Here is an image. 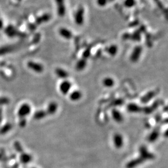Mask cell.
<instances>
[{
	"mask_svg": "<svg viewBox=\"0 0 168 168\" xmlns=\"http://www.w3.org/2000/svg\"><path fill=\"white\" fill-rule=\"evenodd\" d=\"M71 83L68 80H64L60 84V90L63 95H67L71 90Z\"/></svg>",
	"mask_w": 168,
	"mask_h": 168,
	"instance_id": "cell-7",
	"label": "cell"
},
{
	"mask_svg": "<svg viewBox=\"0 0 168 168\" xmlns=\"http://www.w3.org/2000/svg\"><path fill=\"white\" fill-rule=\"evenodd\" d=\"M154 1H156V2H157V5H159V6H160V5H159V3H160V4H161V3L160 2V0H154Z\"/></svg>",
	"mask_w": 168,
	"mask_h": 168,
	"instance_id": "cell-33",
	"label": "cell"
},
{
	"mask_svg": "<svg viewBox=\"0 0 168 168\" xmlns=\"http://www.w3.org/2000/svg\"><path fill=\"white\" fill-rule=\"evenodd\" d=\"M87 60L84 58H82L79 60L76 65V69L78 71H82L86 68L87 66Z\"/></svg>",
	"mask_w": 168,
	"mask_h": 168,
	"instance_id": "cell-21",
	"label": "cell"
},
{
	"mask_svg": "<svg viewBox=\"0 0 168 168\" xmlns=\"http://www.w3.org/2000/svg\"><path fill=\"white\" fill-rule=\"evenodd\" d=\"M162 119V115L160 114H158L156 117V120L157 122H160V121Z\"/></svg>",
	"mask_w": 168,
	"mask_h": 168,
	"instance_id": "cell-31",
	"label": "cell"
},
{
	"mask_svg": "<svg viewBox=\"0 0 168 168\" xmlns=\"http://www.w3.org/2000/svg\"><path fill=\"white\" fill-rule=\"evenodd\" d=\"M113 144L115 148H121L123 147L124 144V140L123 136L120 133L114 134L113 138Z\"/></svg>",
	"mask_w": 168,
	"mask_h": 168,
	"instance_id": "cell-8",
	"label": "cell"
},
{
	"mask_svg": "<svg viewBox=\"0 0 168 168\" xmlns=\"http://www.w3.org/2000/svg\"><path fill=\"white\" fill-rule=\"evenodd\" d=\"M3 120V110L2 107H0V124Z\"/></svg>",
	"mask_w": 168,
	"mask_h": 168,
	"instance_id": "cell-30",
	"label": "cell"
},
{
	"mask_svg": "<svg viewBox=\"0 0 168 168\" xmlns=\"http://www.w3.org/2000/svg\"><path fill=\"white\" fill-rule=\"evenodd\" d=\"M96 3L98 6L101 7H103L107 5L108 1V0H96Z\"/></svg>",
	"mask_w": 168,
	"mask_h": 168,
	"instance_id": "cell-28",
	"label": "cell"
},
{
	"mask_svg": "<svg viewBox=\"0 0 168 168\" xmlns=\"http://www.w3.org/2000/svg\"><path fill=\"white\" fill-rule=\"evenodd\" d=\"M27 125V119L26 118H19V126L21 128H24Z\"/></svg>",
	"mask_w": 168,
	"mask_h": 168,
	"instance_id": "cell-27",
	"label": "cell"
},
{
	"mask_svg": "<svg viewBox=\"0 0 168 168\" xmlns=\"http://www.w3.org/2000/svg\"><path fill=\"white\" fill-rule=\"evenodd\" d=\"M136 4H137L136 0H125L124 2V6L128 8H131L133 7L136 5Z\"/></svg>",
	"mask_w": 168,
	"mask_h": 168,
	"instance_id": "cell-24",
	"label": "cell"
},
{
	"mask_svg": "<svg viewBox=\"0 0 168 168\" xmlns=\"http://www.w3.org/2000/svg\"><path fill=\"white\" fill-rule=\"evenodd\" d=\"M13 125L11 123H7L0 127V135H5L11 131Z\"/></svg>",
	"mask_w": 168,
	"mask_h": 168,
	"instance_id": "cell-20",
	"label": "cell"
},
{
	"mask_svg": "<svg viewBox=\"0 0 168 168\" xmlns=\"http://www.w3.org/2000/svg\"><path fill=\"white\" fill-rule=\"evenodd\" d=\"M82 97V94L80 90H74L72 91L69 95L70 99L74 102L78 101Z\"/></svg>",
	"mask_w": 168,
	"mask_h": 168,
	"instance_id": "cell-18",
	"label": "cell"
},
{
	"mask_svg": "<svg viewBox=\"0 0 168 168\" xmlns=\"http://www.w3.org/2000/svg\"><path fill=\"white\" fill-rule=\"evenodd\" d=\"M14 148L15 151L19 154H21V153H23V152H24L23 145H21V142L18 141L15 142L14 143Z\"/></svg>",
	"mask_w": 168,
	"mask_h": 168,
	"instance_id": "cell-25",
	"label": "cell"
},
{
	"mask_svg": "<svg viewBox=\"0 0 168 168\" xmlns=\"http://www.w3.org/2000/svg\"></svg>",
	"mask_w": 168,
	"mask_h": 168,
	"instance_id": "cell-36",
	"label": "cell"
},
{
	"mask_svg": "<svg viewBox=\"0 0 168 168\" xmlns=\"http://www.w3.org/2000/svg\"><path fill=\"white\" fill-rule=\"evenodd\" d=\"M102 83L103 86L107 88H111L115 84V81H114V79L109 77L105 78L103 80Z\"/></svg>",
	"mask_w": 168,
	"mask_h": 168,
	"instance_id": "cell-22",
	"label": "cell"
},
{
	"mask_svg": "<svg viewBox=\"0 0 168 168\" xmlns=\"http://www.w3.org/2000/svg\"><path fill=\"white\" fill-rule=\"evenodd\" d=\"M58 108V105L57 103L54 101H52L51 102L49 103V105L47 107L46 111L47 115H54L57 112Z\"/></svg>",
	"mask_w": 168,
	"mask_h": 168,
	"instance_id": "cell-13",
	"label": "cell"
},
{
	"mask_svg": "<svg viewBox=\"0 0 168 168\" xmlns=\"http://www.w3.org/2000/svg\"><path fill=\"white\" fill-rule=\"evenodd\" d=\"M51 15L48 13H46L41 15L39 17H37L35 20V23L36 24L39 25L43 23H47L49 20L51 19Z\"/></svg>",
	"mask_w": 168,
	"mask_h": 168,
	"instance_id": "cell-16",
	"label": "cell"
},
{
	"mask_svg": "<svg viewBox=\"0 0 168 168\" xmlns=\"http://www.w3.org/2000/svg\"><path fill=\"white\" fill-rule=\"evenodd\" d=\"M142 47L141 46H136L133 50L130 56V60L133 63H136L139 60L142 53Z\"/></svg>",
	"mask_w": 168,
	"mask_h": 168,
	"instance_id": "cell-4",
	"label": "cell"
},
{
	"mask_svg": "<svg viewBox=\"0 0 168 168\" xmlns=\"http://www.w3.org/2000/svg\"><path fill=\"white\" fill-rule=\"evenodd\" d=\"M20 162L23 164H27L31 162L33 160V157L31 154L26 153L25 151L20 154L19 157Z\"/></svg>",
	"mask_w": 168,
	"mask_h": 168,
	"instance_id": "cell-11",
	"label": "cell"
},
{
	"mask_svg": "<svg viewBox=\"0 0 168 168\" xmlns=\"http://www.w3.org/2000/svg\"><path fill=\"white\" fill-rule=\"evenodd\" d=\"M47 115V114L46 111L41 109L35 111V113L33 114V118L36 120H40L44 119Z\"/></svg>",
	"mask_w": 168,
	"mask_h": 168,
	"instance_id": "cell-19",
	"label": "cell"
},
{
	"mask_svg": "<svg viewBox=\"0 0 168 168\" xmlns=\"http://www.w3.org/2000/svg\"><path fill=\"white\" fill-rule=\"evenodd\" d=\"M111 116L114 121L118 123H122L124 120L123 114L117 108H113L111 112Z\"/></svg>",
	"mask_w": 168,
	"mask_h": 168,
	"instance_id": "cell-12",
	"label": "cell"
},
{
	"mask_svg": "<svg viewBox=\"0 0 168 168\" xmlns=\"http://www.w3.org/2000/svg\"><path fill=\"white\" fill-rule=\"evenodd\" d=\"M2 26H3V23H2V21L1 20H0V29L2 28Z\"/></svg>",
	"mask_w": 168,
	"mask_h": 168,
	"instance_id": "cell-32",
	"label": "cell"
},
{
	"mask_svg": "<svg viewBox=\"0 0 168 168\" xmlns=\"http://www.w3.org/2000/svg\"><path fill=\"white\" fill-rule=\"evenodd\" d=\"M59 34L62 37L66 39V40L71 39L73 36L72 32L70 29L65 27L60 28L59 29Z\"/></svg>",
	"mask_w": 168,
	"mask_h": 168,
	"instance_id": "cell-14",
	"label": "cell"
},
{
	"mask_svg": "<svg viewBox=\"0 0 168 168\" xmlns=\"http://www.w3.org/2000/svg\"><path fill=\"white\" fill-rule=\"evenodd\" d=\"M139 156L141 157L145 162L148 160H151L155 158V155L153 153L148 151L147 147L145 145H142L139 148Z\"/></svg>",
	"mask_w": 168,
	"mask_h": 168,
	"instance_id": "cell-1",
	"label": "cell"
},
{
	"mask_svg": "<svg viewBox=\"0 0 168 168\" xmlns=\"http://www.w3.org/2000/svg\"><path fill=\"white\" fill-rule=\"evenodd\" d=\"M55 73L58 77L61 79L66 80L69 77V73L66 70L60 68H58L55 70Z\"/></svg>",
	"mask_w": 168,
	"mask_h": 168,
	"instance_id": "cell-17",
	"label": "cell"
},
{
	"mask_svg": "<svg viewBox=\"0 0 168 168\" xmlns=\"http://www.w3.org/2000/svg\"><path fill=\"white\" fill-rule=\"evenodd\" d=\"M17 1H21V0H17Z\"/></svg>",
	"mask_w": 168,
	"mask_h": 168,
	"instance_id": "cell-35",
	"label": "cell"
},
{
	"mask_svg": "<svg viewBox=\"0 0 168 168\" xmlns=\"http://www.w3.org/2000/svg\"><path fill=\"white\" fill-rule=\"evenodd\" d=\"M31 106L29 103H25L20 105L17 111V115L19 118H26L31 112Z\"/></svg>",
	"mask_w": 168,
	"mask_h": 168,
	"instance_id": "cell-2",
	"label": "cell"
},
{
	"mask_svg": "<svg viewBox=\"0 0 168 168\" xmlns=\"http://www.w3.org/2000/svg\"><path fill=\"white\" fill-rule=\"evenodd\" d=\"M75 22L78 26H81L84 22V8L81 6L77 8L74 15Z\"/></svg>",
	"mask_w": 168,
	"mask_h": 168,
	"instance_id": "cell-3",
	"label": "cell"
},
{
	"mask_svg": "<svg viewBox=\"0 0 168 168\" xmlns=\"http://www.w3.org/2000/svg\"><path fill=\"white\" fill-rule=\"evenodd\" d=\"M160 136V126H157L154 128L152 131L148 135V140L149 142H156Z\"/></svg>",
	"mask_w": 168,
	"mask_h": 168,
	"instance_id": "cell-9",
	"label": "cell"
},
{
	"mask_svg": "<svg viewBox=\"0 0 168 168\" xmlns=\"http://www.w3.org/2000/svg\"><path fill=\"white\" fill-rule=\"evenodd\" d=\"M118 47L115 45H111L106 48V52L111 56H114L117 54Z\"/></svg>",
	"mask_w": 168,
	"mask_h": 168,
	"instance_id": "cell-23",
	"label": "cell"
},
{
	"mask_svg": "<svg viewBox=\"0 0 168 168\" xmlns=\"http://www.w3.org/2000/svg\"><path fill=\"white\" fill-rule=\"evenodd\" d=\"M157 93V91H154V90L149 91L140 99L141 102L142 103H147L149 102L152 99H154V97H155Z\"/></svg>",
	"mask_w": 168,
	"mask_h": 168,
	"instance_id": "cell-15",
	"label": "cell"
},
{
	"mask_svg": "<svg viewBox=\"0 0 168 168\" xmlns=\"http://www.w3.org/2000/svg\"><path fill=\"white\" fill-rule=\"evenodd\" d=\"M124 103V101L121 99H119V100H115L113 101V102L111 104V105L113 106H120V105H123Z\"/></svg>",
	"mask_w": 168,
	"mask_h": 168,
	"instance_id": "cell-29",
	"label": "cell"
},
{
	"mask_svg": "<svg viewBox=\"0 0 168 168\" xmlns=\"http://www.w3.org/2000/svg\"><path fill=\"white\" fill-rule=\"evenodd\" d=\"M57 5V14L60 17H63L66 14L65 0H55Z\"/></svg>",
	"mask_w": 168,
	"mask_h": 168,
	"instance_id": "cell-6",
	"label": "cell"
},
{
	"mask_svg": "<svg viewBox=\"0 0 168 168\" xmlns=\"http://www.w3.org/2000/svg\"><path fill=\"white\" fill-rule=\"evenodd\" d=\"M9 102H10V100L8 97H0V107H2V106L3 105H8Z\"/></svg>",
	"mask_w": 168,
	"mask_h": 168,
	"instance_id": "cell-26",
	"label": "cell"
},
{
	"mask_svg": "<svg viewBox=\"0 0 168 168\" xmlns=\"http://www.w3.org/2000/svg\"><path fill=\"white\" fill-rule=\"evenodd\" d=\"M27 66L30 70L37 73H41L44 70V66L41 64L34 61H29L27 63Z\"/></svg>",
	"mask_w": 168,
	"mask_h": 168,
	"instance_id": "cell-5",
	"label": "cell"
},
{
	"mask_svg": "<svg viewBox=\"0 0 168 168\" xmlns=\"http://www.w3.org/2000/svg\"><path fill=\"white\" fill-rule=\"evenodd\" d=\"M115 0H108V2H113Z\"/></svg>",
	"mask_w": 168,
	"mask_h": 168,
	"instance_id": "cell-34",
	"label": "cell"
},
{
	"mask_svg": "<svg viewBox=\"0 0 168 168\" xmlns=\"http://www.w3.org/2000/svg\"><path fill=\"white\" fill-rule=\"evenodd\" d=\"M142 107L135 103H128L127 105V110L131 113H139L142 112Z\"/></svg>",
	"mask_w": 168,
	"mask_h": 168,
	"instance_id": "cell-10",
	"label": "cell"
}]
</instances>
